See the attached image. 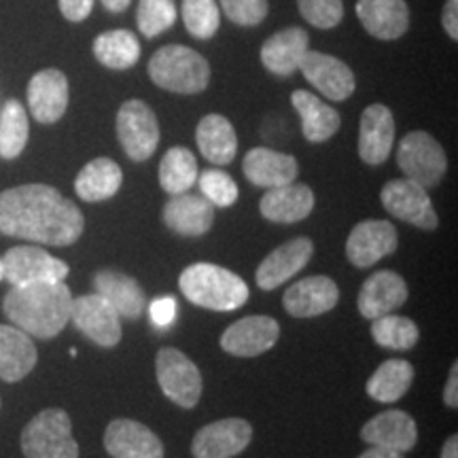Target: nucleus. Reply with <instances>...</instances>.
Returning a JSON list of instances; mask_svg holds the SVG:
<instances>
[{
    "label": "nucleus",
    "instance_id": "0eeeda50",
    "mask_svg": "<svg viewBox=\"0 0 458 458\" xmlns=\"http://www.w3.org/2000/svg\"><path fill=\"white\" fill-rule=\"evenodd\" d=\"M157 385L172 403L196 408L202 397V376L191 359L176 348H162L156 359Z\"/></svg>",
    "mask_w": 458,
    "mask_h": 458
},
{
    "label": "nucleus",
    "instance_id": "de8ad7c7",
    "mask_svg": "<svg viewBox=\"0 0 458 458\" xmlns=\"http://www.w3.org/2000/svg\"><path fill=\"white\" fill-rule=\"evenodd\" d=\"M359 458H405L401 452H394V450H386V448H377V445H371L369 450H365L363 454Z\"/></svg>",
    "mask_w": 458,
    "mask_h": 458
},
{
    "label": "nucleus",
    "instance_id": "e433bc0d",
    "mask_svg": "<svg viewBox=\"0 0 458 458\" xmlns=\"http://www.w3.org/2000/svg\"><path fill=\"white\" fill-rule=\"evenodd\" d=\"M371 337L377 346L388 348V351H410L418 344L420 331L416 323L408 317L399 314H385V317L374 318L371 325Z\"/></svg>",
    "mask_w": 458,
    "mask_h": 458
},
{
    "label": "nucleus",
    "instance_id": "7ed1b4c3",
    "mask_svg": "<svg viewBox=\"0 0 458 458\" xmlns=\"http://www.w3.org/2000/svg\"><path fill=\"white\" fill-rule=\"evenodd\" d=\"M179 286L189 301L206 310L232 312L249 301V286L244 280L215 263H193L185 267Z\"/></svg>",
    "mask_w": 458,
    "mask_h": 458
},
{
    "label": "nucleus",
    "instance_id": "f3484780",
    "mask_svg": "<svg viewBox=\"0 0 458 458\" xmlns=\"http://www.w3.org/2000/svg\"><path fill=\"white\" fill-rule=\"evenodd\" d=\"M314 255V244L310 238H295L272 250L257 267L255 280L257 286L263 291H274L286 283L297 272L308 266Z\"/></svg>",
    "mask_w": 458,
    "mask_h": 458
},
{
    "label": "nucleus",
    "instance_id": "8fccbe9b",
    "mask_svg": "<svg viewBox=\"0 0 458 458\" xmlns=\"http://www.w3.org/2000/svg\"><path fill=\"white\" fill-rule=\"evenodd\" d=\"M130 3L131 0H102L105 9L111 11V13H123L130 7Z\"/></svg>",
    "mask_w": 458,
    "mask_h": 458
},
{
    "label": "nucleus",
    "instance_id": "20e7f679",
    "mask_svg": "<svg viewBox=\"0 0 458 458\" xmlns=\"http://www.w3.org/2000/svg\"><path fill=\"white\" fill-rule=\"evenodd\" d=\"M151 81L172 94H199L210 83V66L204 55L185 45H165L148 60Z\"/></svg>",
    "mask_w": 458,
    "mask_h": 458
},
{
    "label": "nucleus",
    "instance_id": "412c9836",
    "mask_svg": "<svg viewBox=\"0 0 458 458\" xmlns=\"http://www.w3.org/2000/svg\"><path fill=\"white\" fill-rule=\"evenodd\" d=\"M360 439L369 445L405 454V452L414 450L418 442V428L414 418L408 411L388 410L365 422V427L360 428Z\"/></svg>",
    "mask_w": 458,
    "mask_h": 458
},
{
    "label": "nucleus",
    "instance_id": "37998d69",
    "mask_svg": "<svg viewBox=\"0 0 458 458\" xmlns=\"http://www.w3.org/2000/svg\"><path fill=\"white\" fill-rule=\"evenodd\" d=\"M148 314H151V320L157 325V327H168V325L176 317V301L172 297H162V300H156L148 308Z\"/></svg>",
    "mask_w": 458,
    "mask_h": 458
},
{
    "label": "nucleus",
    "instance_id": "a19ab883",
    "mask_svg": "<svg viewBox=\"0 0 458 458\" xmlns=\"http://www.w3.org/2000/svg\"><path fill=\"white\" fill-rule=\"evenodd\" d=\"M297 7L303 20L320 30H331L344 17L342 0H297Z\"/></svg>",
    "mask_w": 458,
    "mask_h": 458
},
{
    "label": "nucleus",
    "instance_id": "cd10ccee",
    "mask_svg": "<svg viewBox=\"0 0 458 458\" xmlns=\"http://www.w3.org/2000/svg\"><path fill=\"white\" fill-rule=\"evenodd\" d=\"M94 289L96 293L111 303L122 318L136 320L145 312V291H142L139 280L128 276V274L114 270L96 272Z\"/></svg>",
    "mask_w": 458,
    "mask_h": 458
},
{
    "label": "nucleus",
    "instance_id": "c9c22d12",
    "mask_svg": "<svg viewBox=\"0 0 458 458\" xmlns=\"http://www.w3.org/2000/svg\"><path fill=\"white\" fill-rule=\"evenodd\" d=\"M30 123L21 102L9 100L0 111V157L15 159L26 148Z\"/></svg>",
    "mask_w": 458,
    "mask_h": 458
},
{
    "label": "nucleus",
    "instance_id": "393cba45",
    "mask_svg": "<svg viewBox=\"0 0 458 458\" xmlns=\"http://www.w3.org/2000/svg\"><path fill=\"white\" fill-rule=\"evenodd\" d=\"M310 51V37L303 28H284L272 34L261 47V62L267 71L278 77H289L300 71L303 55Z\"/></svg>",
    "mask_w": 458,
    "mask_h": 458
},
{
    "label": "nucleus",
    "instance_id": "49530a36",
    "mask_svg": "<svg viewBox=\"0 0 458 458\" xmlns=\"http://www.w3.org/2000/svg\"><path fill=\"white\" fill-rule=\"evenodd\" d=\"M444 403L448 405V408H452V410L458 408V363L452 365L448 382H445Z\"/></svg>",
    "mask_w": 458,
    "mask_h": 458
},
{
    "label": "nucleus",
    "instance_id": "f704fd0d",
    "mask_svg": "<svg viewBox=\"0 0 458 458\" xmlns=\"http://www.w3.org/2000/svg\"><path fill=\"white\" fill-rule=\"evenodd\" d=\"M94 55L102 66L125 71L140 60V41L130 30H108L94 41Z\"/></svg>",
    "mask_w": 458,
    "mask_h": 458
},
{
    "label": "nucleus",
    "instance_id": "2f4dec72",
    "mask_svg": "<svg viewBox=\"0 0 458 458\" xmlns=\"http://www.w3.org/2000/svg\"><path fill=\"white\" fill-rule=\"evenodd\" d=\"M123 182V172L117 162L108 157H96L83 165L74 179V191L83 202H105L119 191Z\"/></svg>",
    "mask_w": 458,
    "mask_h": 458
},
{
    "label": "nucleus",
    "instance_id": "2eb2a0df",
    "mask_svg": "<svg viewBox=\"0 0 458 458\" xmlns=\"http://www.w3.org/2000/svg\"><path fill=\"white\" fill-rule=\"evenodd\" d=\"M300 71L306 81L314 85L325 98L342 102L351 98L354 91V74L348 64L334 55L320 54V51H308L303 55Z\"/></svg>",
    "mask_w": 458,
    "mask_h": 458
},
{
    "label": "nucleus",
    "instance_id": "a211bd4d",
    "mask_svg": "<svg viewBox=\"0 0 458 458\" xmlns=\"http://www.w3.org/2000/svg\"><path fill=\"white\" fill-rule=\"evenodd\" d=\"M394 145V117L385 105H371L360 114L359 157L369 165L385 164Z\"/></svg>",
    "mask_w": 458,
    "mask_h": 458
},
{
    "label": "nucleus",
    "instance_id": "3c124183",
    "mask_svg": "<svg viewBox=\"0 0 458 458\" xmlns=\"http://www.w3.org/2000/svg\"><path fill=\"white\" fill-rule=\"evenodd\" d=\"M0 280H3V257H0Z\"/></svg>",
    "mask_w": 458,
    "mask_h": 458
},
{
    "label": "nucleus",
    "instance_id": "b1692460",
    "mask_svg": "<svg viewBox=\"0 0 458 458\" xmlns=\"http://www.w3.org/2000/svg\"><path fill=\"white\" fill-rule=\"evenodd\" d=\"M360 26L380 41L401 38L410 28V9L405 0H357Z\"/></svg>",
    "mask_w": 458,
    "mask_h": 458
},
{
    "label": "nucleus",
    "instance_id": "4be33fe9",
    "mask_svg": "<svg viewBox=\"0 0 458 458\" xmlns=\"http://www.w3.org/2000/svg\"><path fill=\"white\" fill-rule=\"evenodd\" d=\"M408 301V284L397 272L382 270L365 280L359 293V312L365 318H380Z\"/></svg>",
    "mask_w": 458,
    "mask_h": 458
},
{
    "label": "nucleus",
    "instance_id": "1a4fd4ad",
    "mask_svg": "<svg viewBox=\"0 0 458 458\" xmlns=\"http://www.w3.org/2000/svg\"><path fill=\"white\" fill-rule=\"evenodd\" d=\"M68 266L38 246H15L3 257V280L11 286L55 283L68 276Z\"/></svg>",
    "mask_w": 458,
    "mask_h": 458
},
{
    "label": "nucleus",
    "instance_id": "c85d7f7f",
    "mask_svg": "<svg viewBox=\"0 0 458 458\" xmlns=\"http://www.w3.org/2000/svg\"><path fill=\"white\" fill-rule=\"evenodd\" d=\"M291 102H293V108L301 117V131L308 142H325L340 130V113L334 106L325 105L312 91L295 89L291 94Z\"/></svg>",
    "mask_w": 458,
    "mask_h": 458
},
{
    "label": "nucleus",
    "instance_id": "473e14b6",
    "mask_svg": "<svg viewBox=\"0 0 458 458\" xmlns=\"http://www.w3.org/2000/svg\"><path fill=\"white\" fill-rule=\"evenodd\" d=\"M414 368L408 360L388 359L374 371L368 382V394L380 403H394L410 391Z\"/></svg>",
    "mask_w": 458,
    "mask_h": 458
},
{
    "label": "nucleus",
    "instance_id": "f03ea898",
    "mask_svg": "<svg viewBox=\"0 0 458 458\" xmlns=\"http://www.w3.org/2000/svg\"><path fill=\"white\" fill-rule=\"evenodd\" d=\"M72 293L64 280L11 286L3 300V312L17 329L28 335L51 340L71 320Z\"/></svg>",
    "mask_w": 458,
    "mask_h": 458
},
{
    "label": "nucleus",
    "instance_id": "f8f14e48",
    "mask_svg": "<svg viewBox=\"0 0 458 458\" xmlns=\"http://www.w3.org/2000/svg\"><path fill=\"white\" fill-rule=\"evenodd\" d=\"M253 439V427L242 418H223L199 428L191 442L196 458H233Z\"/></svg>",
    "mask_w": 458,
    "mask_h": 458
},
{
    "label": "nucleus",
    "instance_id": "39448f33",
    "mask_svg": "<svg viewBox=\"0 0 458 458\" xmlns=\"http://www.w3.org/2000/svg\"><path fill=\"white\" fill-rule=\"evenodd\" d=\"M21 452L26 458H79L71 416L57 408L34 416L21 431Z\"/></svg>",
    "mask_w": 458,
    "mask_h": 458
},
{
    "label": "nucleus",
    "instance_id": "79ce46f5",
    "mask_svg": "<svg viewBox=\"0 0 458 458\" xmlns=\"http://www.w3.org/2000/svg\"><path fill=\"white\" fill-rule=\"evenodd\" d=\"M223 13L238 26H257L266 20L267 0H219Z\"/></svg>",
    "mask_w": 458,
    "mask_h": 458
},
{
    "label": "nucleus",
    "instance_id": "6e6552de",
    "mask_svg": "<svg viewBox=\"0 0 458 458\" xmlns=\"http://www.w3.org/2000/svg\"><path fill=\"white\" fill-rule=\"evenodd\" d=\"M117 136L134 162H145L159 145V123L153 108L142 100L123 102L117 113Z\"/></svg>",
    "mask_w": 458,
    "mask_h": 458
},
{
    "label": "nucleus",
    "instance_id": "58836bf2",
    "mask_svg": "<svg viewBox=\"0 0 458 458\" xmlns=\"http://www.w3.org/2000/svg\"><path fill=\"white\" fill-rule=\"evenodd\" d=\"M176 21V4L174 0H140L139 11H136V24L140 34L147 38L157 37L174 26Z\"/></svg>",
    "mask_w": 458,
    "mask_h": 458
},
{
    "label": "nucleus",
    "instance_id": "9d476101",
    "mask_svg": "<svg viewBox=\"0 0 458 458\" xmlns=\"http://www.w3.org/2000/svg\"><path fill=\"white\" fill-rule=\"evenodd\" d=\"M71 320L85 337L102 348H113L122 342V317L98 293L72 300Z\"/></svg>",
    "mask_w": 458,
    "mask_h": 458
},
{
    "label": "nucleus",
    "instance_id": "f257e3e1",
    "mask_svg": "<svg viewBox=\"0 0 458 458\" xmlns=\"http://www.w3.org/2000/svg\"><path fill=\"white\" fill-rule=\"evenodd\" d=\"M83 213L49 185H20L0 193V233L49 246H68L81 238Z\"/></svg>",
    "mask_w": 458,
    "mask_h": 458
},
{
    "label": "nucleus",
    "instance_id": "7c9ffc66",
    "mask_svg": "<svg viewBox=\"0 0 458 458\" xmlns=\"http://www.w3.org/2000/svg\"><path fill=\"white\" fill-rule=\"evenodd\" d=\"M196 140L199 153H202L210 164L227 165L233 162V157H236V130H233V125L229 123V119L223 117V114H206L202 122L198 123Z\"/></svg>",
    "mask_w": 458,
    "mask_h": 458
},
{
    "label": "nucleus",
    "instance_id": "ea45409f",
    "mask_svg": "<svg viewBox=\"0 0 458 458\" xmlns=\"http://www.w3.org/2000/svg\"><path fill=\"white\" fill-rule=\"evenodd\" d=\"M198 185L202 196L219 208H229L238 199L236 181L223 170H204L202 174H198Z\"/></svg>",
    "mask_w": 458,
    "mask_h": 458
},
{
    "label": "nucleus",
    "instance_id": "72a5a7b5",
    "mask_svg": "<svg viewBox=\"0 0 458 458\" xmlns=\"http://www.w3.org/2000/svg\"><path fill=\"white\" fill-rule=\"evenodd\" d=\"M199 174L198 159L187 147H172L159 164V185L170 196L187 193Z\"/></svg>",
    "mask_w": 458,
    "mask_h": 458
},
{
    "label": "nucleus",
    "instance_id": "a18cd8bd",
    "mask_svg": "<svg viewBox=\"0 0 458 458\" xmlns=\"http://www.w3.org/2000/svg\"><path fill=\"white\" fill-rule=\"evenodd\" d=\"M442 26L452 41H458V0H445Z\"/></svg>",
    "mask_w": 458,
    "mask_h": 458
},
{
    "label": "nucleus",
    "instance_id": "ddd939ff",
    "mask_svg": "<svg viewBox=\"0 0 458 458\" xmlns=\"http://www.w3.org/2000/svg\"><path fill=\"white\" fill-rule=\"evenodd\" d=\"M280 327L272 317H246L236 320L233 325L223 331L221 348L233 357H259L267 352L278 342Z\"/></svg>",
    "mask_w": 458,
    "mask_h": 458
},
{
    "label": "nucleus",
    "instance_id": "aec40b11",
    "mask_svg": "<svg viewBox=\"0 0 458 458\" xmlns=\"http://www.w3.org/2000/svg\"><path fill=\"white\" fill-rule=\"evenodd\" d=\"M68 79L57 68L37 72L28 83V106L38 123H55L68 108Z\"/></svg>",
    "mask_w": 458,
    "mask_h": 458
},
{
    "label": "nucleus",
    "instance_id": "09e8293b",
    "mask_svg": "<svg viewBox=\"0 0 458 458\" xmlns=\"http://www.w3.org/2000/svg\"><path fill=\"white\" fill-rule=\"evenodd\" d=\"M442 458H458V437L456 435H450V437L445 439Z\"/></svg>",
    "mask_w": 458,
    "mask_h": 458
},
{
    "label": "nucleus",
    "instance_id": "4468645a",
    "mask_svg": "<svg viewBox=\"0 0 458 458\" xmlns=\"http://www.w3.org/2000/svg\"><path fill=\"white\" fill-rule=\"evenodd\" d=\"M397 229L391 221H360L348 236L346 257L354 267H369L397 250Z\"/></svg>",
    "mask_w": 458,
    "mask_h": 458
},
{
    "label": "nucleus",
    "instance_id": "6ab92c4d",
    "mask_svg": "<svg viewBox=\"0 0 458 458\" xmlns=\"http://www.w3.org/2000/svg\"><path fill=\"white\" fill-rule=\"evenodd\" d=\"M337 300H340V289L329 276H308L286 289L283 303L291 317L312 318L334 310Z\"/></svg>",
    "mask_w": 458,
    "mask_h": 458
},
{
    "label": "nucleus",
    "instance_id": "c756f323",
    "mask_svg": "<svg viewBox=\"0 0 458 458\" xmlns=\"http://www.w3.org/2000/svg\"><path fill=\"white\" fill-rule=\"evenodd\" d=\"M38 352L30 335L21 329L0 325V377L4 382H20L34 369Z\"/></svg>",
    "mask_w": 458,
    "mask_h": 458
},
{
    "label": "nucleus",
    "instance_id": "5701e85b",
    "mask_svg": "<svg viewBox=\"0 0 458 458\" xmlns=\"http://www.w3.org/2000/svg\"><path fill=\"white\" fill-rule=\"evenodd\" d=\"M164 223L174 233L181 236H204L210 232L215 221V206L204 196H193V193H179L172 196L164 206Z\"/></svg>",
    "mask_w": 458,
    "mask_h": 458
},
{
    "label": "nucleus",
    "instance_id": "4c0bfd02",
    "mask_svg": "<svg viewBox=\"0 0 458 458\" xmlns=\"http://www.w3.org/2000/svg\"><path fill=\"white\" fill-rule=\"evenodd\" d=\"M182 21L189 34L196 38L215 37L221 26V13L216 0H182Z\"/></svg>",
    "mask_w": 458,
    "mask_h": 458
},
{
    "label": "nucleus",
    "instance_id": "bb28decb",
    "mask_svg": "<svg viewBox=\"0 0 458 458\" xmlns=\"http://www.w3.org/2000/svg\"><path fill=\"white\" fill-rule=\"evenodd\" d=\"M314 208V191L303 182L272 187L263 193L259 210L263 219L272 223H297L303 221Z\"/></svg>",
    "mask_w": 458,
    "mask_h": 458
},
{
    "label": "nucleus",
    "instance_id": "dca6fc26",
    "mask_svg": "<svg viewBox=\"0 0 458 458\" xmlns=\"http://www.w3.org/2000/svg\"><path fill=\"white\" fill-rule=\"evenodd\" d=\"M105 448L113 458H164L162 439L130 418H117L106 427Z\"/></svg>",
    "mask_w": 458,
    "mask_h": 458
},
{
    "label": "nucleus",
    "instance_id": "423d86ee",
    "mask_svg": "<svg viewBox=\"0 0 458 458\" xmlns=\"http://www.w3.org/2000/svg\"><path fill=\"white\" fill-rule=\"evenodd\" d=\"M397 164L405 179L414 181L425 189L437 187L448 170V157H445L444 147L422 130L410 131L401 139Z\"/></svg>",
    "mask_w": 458,
    "mask_h": 458
},
{
    "label": "nucleus",
    "instance_id": "9b49d317",
    "mask_svg": "<svg viewBox=\"0 0 458 458\" xmlns=\"http://www.w3.org/2000/svg\"><path fill=\"white\" fill-rule=\"evenodd\" d=\"M382 206L397 216L399 221L410 223L420 229L437 227V213H435L427 189L410 179L388 181L380 193Z\"/></svg>",
    "mask_w": 458,
    "mask_h": 458
},
{
    "label": "nucleus",
    "instance_id": "c03bdc74",
    "mask_svg": "<svg viewBox=\"0 0 458 458\" xmlns=\"http://www.w3.org/2000/svg\"><path fill=\"white\" fill-rule=\"evenodd\" d=\"M57 4L68 21H83L94 9V0H57Z\"/></svg>",
    "mask_w": 458,
    "mask_h": 458
},
{
    "label": "nucleus",
    "instance_id": "a878e982",
    "mask_svg": "<svg viewBox=\"0 0 458 458\" xmlns=\"http://www.w3.org/2000/svg\"><path fill=\"white\" fill-rule=\"evenodd\" d=\"M242 170L253 185L272 189L293 182L300 165H297L293 156H286V153L274 151L267 147H255L244 156Z\"/></svg>",
    "mask_w": 458,
    "mask_h": 458
}]
</instances>
